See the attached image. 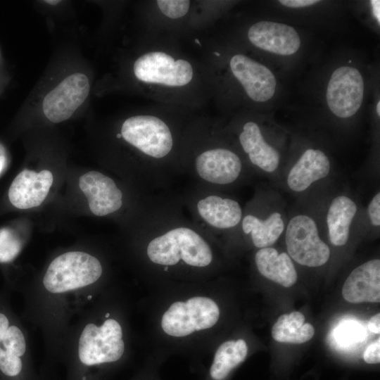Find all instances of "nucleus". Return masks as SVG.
<instances>
[{"mask_svg": "<svg viewBox=\"0 0 380 380\" xmlns=\"http://www.w3.org/2000/svg\"><path fill=\"white\" fill-rule=\"evenodd\" d=\"M117 137H118V138H120V137H122V135H121V134H118L117 135Z\"/></svg>", "mask_w": 380, "mask_h": 380, "instance_id": "72a5a7b5", "label": "nucleus"}, {"mask_svg": "<svg viewBox=\"0 0 380 380\" xmlns=\"http://www.w3.org/2000/svg\"><path fill=\"white\" fill-rule=\"evenodd\" d=\"M45 2H46L47 4H51V5H56L57 4L58 2H60L59 1H45Z\"/></svg>", "mask_w": 380, "mask_h": 380, "instance_id": "2f4dec72", "label": "nucleus"}, {"mask_svg": "<svg viewBox=\"0 0 380 380\" xmlns=\"http://www.w3.org/2000/svg\"><path fill=\"white\" fill-rule=\"evenodd\" d=\"M248 38L256 47L282 56L292 55L300 45V37L293 27L271 21L253 24L248 30Z\"/></svg>", "mask_w": 380, "mask_h": 380, "instance_id": "9b49d317", "label": "nucleus"}, {"mask_svg": "<svg viewBox=\"0 0 380 380\" xmlns=\"http://www.w3.org/2000/svg\"><path fill=\"white\" fill-rule=\"evenodd\" d=\"M315 334L313 326L305 323L300 312L281 315L272 329L273 338L280 343L300 344L310 341Z\"/></svg>", "mask_w": 380, "mask_h": 380, "instance_id": "4be33fe9", "label": "nucleus"}, {"mask_svg": "<svg viewBox=\"0 0 380 380\" xmlns=\"http://www.w3.org/2000/svg\"><path fill=\"white\" fill-rule=\"evenodd\" d=\"M282 5L290 8H300L314 5L320 1L317 0H280Z\"/></svg>", "mask_w": 380, "mask_h": 380, "instance_id": "cd10ccee", "label": "nucleus"}, {"mask_svg": "<svg viewBox=\"0 0 380 380\" xmlns=\"http://www.w3.org/2000/svg\"><path fill=\"white\" fill-rule=\"evenodd\" d=\"M285 227L283 216L277 211L265 219L247 215L242 220L243 232L251 234L253 245L260 249L271 247L279 239Z\"/></svg>", "mask_w": 380, "mask_h": 380, "instance_id": "412c9836", "label": "nucleus"}, {"mask_svg": "<svg viewBox=\"0 0 380 380\" xmlns=\"http://www.w3.org/2000/svg\"><path fill=\"white\" fill-rule=\"evenodd\" d=\"M220 318L216 302L206 296H194L172 303L162 315L163 332L172 337L189 336L214 327Z\"/></svg>", "mask_w": 380, "mask_h": 380, "instance_id": "f03ea898", "label": "nucleus"}, {"mask_svg": "<svg viewBox=\"0 0 380 380\" xmlns=\"http://www.w3.org/2000/svg\"><path fill=\"white\" fill-rule=\"evenodd\" d=\"M124 351L122 329L114 319H106L100 327L88 324L80 335L78 357L86 367L115 363Z\"/></svg>", "mask_w": 380, "mask_h": 380, "instance_id": "20e7f679", "label": "nucleus"}, {"mask_svg": "<svg viewBox=\"0 0 380 380\" xmlns=\"http://www.w3.org/2000/svg\"><path fill=\"white\" fill-rule=\"evenodd\" d=\"M101 274V265L95 257L84 252L71 251L51 262L43 284L49 292L64 293L94 283Z\"/></svg>", "mask_w": 380, "mask_h": 380, "instance_id": "7ed1b4c3", "label": "nucleus"}, {"mask_svg": "<svg viewBox=\"0 0 380 380\" xmlns=\"http://www.w3.org/2000/svg\"><path fill=\"white\" fill-rule=\"evenodd\" d=\"M330 170L331 163L327 156L319 149L308 148L289 171L286 184L292 191L301 193L327 177Z\"/></svg>", "mask_w": 380, "mask_h": 380, "instance_id": "dca6fc26", "label": "nucleus"}, {"mask_svg": "<svg viewBox=\"0 0 380 380\" xmlns=\"http://www.w3.org/2000/svg\"><path fill=\"white\" fill-rule=\"evenodd\" d=\"M53 179L49 170L36 172L23 170L14 178L9 187L8 196L11 203L19 209L39 206L46 197Z\"/></svg>", "mask_w": 380, "mask_h": 380, "instance_id": "ddd939ff", "label": "nucleus"}, {"mask_svg": "<svg viewBox=\"0 0 380 380\" xmlns=\"http://www.w3.org/2000/svg\"><path fill=\"white\" fill-rule=\"evenodd\" d=\"M151 376H149V378L147 379V380H153V379L150 378Z\"/></svg>", "mask_w": 380, "mask_h": 380, "instance_id": "f704fd0d", "label": "nucleus"}, {"mask_svg": "<svg viewBox=\"0 0 380 380\" xmlns=\"http://www.w3.org/2000/svg\"><path fill=\"white\" fill-rule=\"evenodd\" d=\"M21 247L20 239L13 229H0V263L13 260L20 252Z\"/></svg>", "mask_w": 380, "mask_h": 380, "instance_id": "5701e85b", "label": "nucleus"}, {"mask_svg": "<svg viewBox=\"0 0 380 380\" xmlns=\"http://www.w3.org/2000/svg\"><path fill=\"white\" fill-rule=\"evenodd\" d=\"M285 243L288 255L301 265L320 267L330 258L329 247L321 239L317 222L306 214H297L289 220Z\"/></svg>", "mask_w": 380, "mask_h": 380, "instance_id": "39448f33", "label": "nucleus"}, {"mask_svg": "<svg viewBox=\"0 0 380 380\" xmlns=\"http://www.w3.org/2000/svg\"><path fill=\"white\" fill-rule=\"evenodd\" d=\"M343 298L352 303L380 302V260L372 259L355 268L342 288Z\"/></svg>", "mask_w": 380, "mask_h": 380, "instance_id": "4468645a", "label": "nucleus"}, {"mask_svg": "<svg viewBox=\"0 0 380 380\" xmlns=\"http://www.w3.org/2000/svg\"><path fill=\"white\" fill-rule=\"evenodd\" d=\"M147 255L153 263L165 266L182 260L188 265L203 267L213 260L209 245L198 234L186 227L172 229L151 240Z\"/></svg>", "mask_w": 380, "mask_h": 380, "instance_id": "f257e3e1", "label": "nucleus"}, {"mask_svg": "<svg viewBox=\"0 0 380 380\" xmlns=\"http://www.w3.org/2000/svg\"><path fill=\"white\" fill-rule=\"evenodd\" d=\"M367 215L371 224L374 227L380 226V193L376 192L367 206Z\"/></svg>", "mask_w": 380, "mask_h": 380, "instance_id": "a878e982", "label": "nucleus"}, {"mask_svg": "<svg viewBox=\"0 0 380 380\" xmlns=\"http://www.w3.org/2000/svg\"><path fill=\"white\" fill-rule=\"evenodd\" d=\"M229 65L233 75L252 100L265 102L274 96L276 80L264 65L245 55L236 54L231 58Z\"/></svg>", "mask_w": 380, "mask_h": 380, "instance_id": "9d476101", "label": "nucleus"}, {"mask_svg": "<svg viewBox=\"0 0 380 380\" xmlns=\"http://www.w3.org/2000/svg\"><path fill=\"white\" fill-rule=\"evenodd\" d=\"M6 165V158L4 154L2 153V151H0V175L4 170Z\"/></svg>", "mask_w": 380, "mask_h": 380, "instance_id": "7c9ffc66", "label": "nucleus"}, {"mask_svg": "<svg viewBox=\"0 0 380 380\" xmlns=\"http://www.w3.org/2000/svg\"><path fill=\"white\" fill-rule=\"evenodd\" d=\"M136 77L145 82L170 87L189 84L194 75L192 66L184 59L175 60L162 51H152L141 56L134 63Z\"/></svg>", "mask_w": 380, "mask_h": 380, "instance_id": "0eeeda50", "label": "nucleus"}, {"mask_svg": "<svg viewBox=\"0 0 380 380\" xmlns=\"http://www.w3.org/2000/svg\"><path fill=\"white\" fill-rule=\"evenodd\" d=\"M156 3L165 16L174 19L185 15L190 6V1L186 0H158Z\"/></svg>", "mask_w": 380, "mask_h": 380, "instance_id": "393cba45", "label": "nucleus"}, {"mask_svg": "<svg viewBox=\"0 0 380 380\" xmlns=\"http://www.w3.org/2000/svg\"><path fill=\"white\" fill-rule=\"evenodd\" d=\"M255 262L262 276L284 287H291L297 281L296 270L286 253H279L272 247L260 248L255 253Z\"/></svg>", "mask_w": 380, "mask_h": 380, "instance_id": "6ab92c4d", "label": "nucleus"}, {"mask_svg": "<svg viewBox=\"0 0 380 380\" xmlns=\"http://www.w3.org/2000/svg\"><path fill=\"white\" fill-rule=\"evenodd\" d=\"M199 176L211 183L227 184L239 176L242 164L239 156L226 148L205 151L196 159Z\"/></svg>", "mask_w": 380, "mask_h": 380, "instance_id": "2eb2a0df", "label": "nucleus"}, {"mask_svg": "<svg viewBox=\"0 0 380 380\" xmlns=\"http://www.w3.org/2000/svg\"><path fill=\"white\" fill-rule=\"evenodd\" d=\"M197 209L205 222L218 229L234 227L242 217V210L237 201L215 195L199 201Z\"/></svg>", "mask_w": 380, "mask_h": 380, "instance_id": "aec40b11", "label": "nucleus"}, {"mask_svg": "<svg viewBox=\"0 0 380 380\" xmlns=\"http://www.w3.org/2000/svg\"><path fill=\"white\" fill-rule=\"evenodd\" d=\"M380 1H375V0H373L371 1V5H372V12H373V14L375 16V18H376V20H378V22L379 23L380 21V13H379V4Z\"/></svg>", "mask_w": 380, "mask_h": 380, "instance_id": "c756f323", "label": "nucleus"}, {"mask_svg": "<svg viewBox=\"0 0 380 380\" xmlns=\"http://www.w3.org/2000/svg\"><path fill=\"white\" fill-rule=\"evenodd\" d=\"M123 139L144 153L160 158L171 151L173 141L168 126L153 115H136L122 124Z\"/></svg>", "mask_w": 380, "mask_h": 380, "instance_id": "423d86ee", "label": "nucleus"}, {"mask_svg": "<svg viewBox=\"0 0 380 380\" xmlns=\"http://www.w3.org/2000/svg\"><path fill=\"white\" fill-rule=\"evenodd\" d=\"M89 89L84 74L69 75L44 97L42 109L45 116L56 123L68 120L86 100Z\"/></svg>", "mask_w": 380, "mask_h": 380, "instance_id": "1a4fd4ad", "label": "nucleus"}, {"mask_svg": "<svg viewBox=\"0 0 380 380\" xmlns=\"http://www.w3.org/2000/svg\"><path fill=\"white\" fill-rule=\"evenodd\" d=\"M239 141L254 165L267 173L277 170L280 163V155L276 148L265 141L255 122H248L243 125Z\"/></svg>", "mask_w": 380, "mask_h": 380, "instance_id": "f3484780", "label": "nucleus"}, {"mask_svg": "<svg viewBox=\"0 0 380 380\" xmlns=\"http://www.w3.org/2000/svg\"><path fill=\"white\" fill-rule=\"evenodd\" d=\"M364 96V82L354 68L342 66L332 73L327 89V102L331 111L342 118L359 110Z\"/></svg>", "mask_w": 380, "mask_h": 380, "instance_id": "6e6552de", "label": "nucleus"}, {"mask_svg": "<svg viewBox=\"0 0 380 380\" xmlns=\"http://www.w3.org/2000/svg\"><path fill=\"white\" fill-rule=\"evenodd\" d=\"M367 326L370 331L379 334L380 333V314L377 313L372 317Z\"/></svg>", "mask_w": 380, "mask_h": 380, "instance_id": "c85d7f7f", "label": "nucleus"}, {"mask_svg": "<svg viewBox=\"0 0 380 380\" xmlns=\"http://www.w3.org/2000/svg\"><path fill=\"white\" fill-rule=\"evenodd\" d=\"M357 212L356 203L348 196L339 195L331 200L326 215L328 236L331 244L342 246L347 243Z\"/></svg>", "mask_w": 380, "mask_h": 380, "instance_id": "a211bd4d", "label": "nucleus"}, {"mask_svg": "<svg viewBox=\"0 0 380 380\" xmlns=\"http://www.w3.org/2000/svg\"><path fill=\"white\" fill-rule=\"evenodd\" d=\"M79 186L88 199L90 210L95 215H108L122 206L121 191L111 178L101 172L85 173L80 178Z\"/></svg>", "mask_w": 380, "mask_h": 380, "instance_id": "f8f14e48", "label": "nucleus"}, {"mask_svg": "<svg viewBox=\"0 0 380 380\" xmlns=\"http://www.w3.org/2000/svg\"><path fill=\"white\" fill-rule=\"evenodd\" d=\"M0 348L20 357L24 355L26 350L25 340L18 327L9 325L0 340Z\"/></svg>", "mask_w": 380, "mask_h": 380, "instance_id": "b1692460", "label": "nucleus"}, {"mask_svg": "<svg viewBox=\"0 0 380 380\" xmlns=\"http://www.w3.org/2000/svg\"><path fill=\"white\" fill-rule=\"evenodd\" d=\"M364 360L369 364H377L380 362V338L370 343L363 354Z\"/></svg>", "mask_w": 380, "mask_h": 380, "instance_id": "bb28decb", "label": "nucleus"}, {"mask_svg": "<svg viewBox=\"0 0 380 380\" xmlns=\"http://www.w3.org/2000/svg\"><path fill=\"white\" fill-rule=\"evenodd\" d=\"M376 113L379 116L380 115V102L379 101H378L377 105H376Z\"/></svg>", "mask_w": 380, "mask_h": 380, "instance_id": "473e14b6", "label": "nucleus"}]
</instances>
